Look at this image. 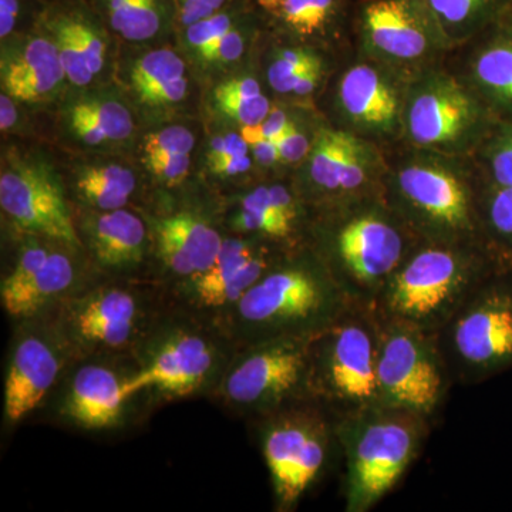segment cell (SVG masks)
I'll return each instance as SVG.
<instances>
[{
	"label": "cell",
	"instance_id": "obj_1",
	"mask_svg": "<svg viewBox=\"0 0 512 512\" xmlns=\"http://www.w3.org/2000/svg\"><path fill=\"white\" fill-rule=\"evenodd\" d=\"M420 242L383 195L311 210L306 232V247L326 266L349 301L370 308Z\"/></svg>",
	"mask_w": 512,
	"mask_h": 512
},
{
	"label": "cell",
	"instance_id": "obj_2",
	"mask_svg": "<svg viewBox=\"0 0 512 512\" xmlns=\"http://www.w3.org/2000/svg\"><path fill=\"white\" fill-rule=\"evenodd\" d=\"M348 296L311 249L288 252L235 305L222 330L237 348L313 338L348 309Z\"/></svg>",
	"mask_w": 512,
	"mask_h": 512
},
{
	"label": "cell",
	"instance_id": "obj_3",
	"mask_svg": "<svg viewBox=\"0 0 512 512\" xmlns=\"http://www.w3.org/2000/svg\"><path fill=\"white\" fill-rule=\"evenodd\" d=\"M503 269L483 245L423 241L390 276L373 308L380 318L437 335L464 302Z\"/></svg>",
	"mask_w": 512,
	"mask_h": 512
},
{
	"label": "cell",
	"instance_id": "obj_4",
	"mask_svg": "<svg viewBox=\"0 0 512 512\" xmlns=\"http://www.w3.org/2000/svg\"><path fill=\"white\" fill-rule=\"evenodd\" d=\"M416 153L387 167L383 197L424 242L483 245L480 184L458 157ZM487 248V247H485Z\"/></svg>",
	"mask_w": 512,
	"mask_h": 512
},
{
	"label": "cell",
	"instance_id": "obj_5",
	"mask_svg": "<svg viewBox=\"0 0 512 512\" xmlns=\"http://www.w3.org/2000/svg\"><path fill=\"white\" fill-rule=\"evenodd\" d=\"M167 311L158 282L99 275L45 316L82 359L133 355Z\"/></svg>",
	"mask_w": 512,
	"mask_h": 512
},
{
	"label": "cell",
	"instance_id": "obj_6",
	"mask_svg": "<svg viewBox=\"0 0 512 512\" xmlns=\"http://www.w3.org/2000/svg\"><path fill=\"white\" fill-rule=\"evenodd\" d=\"M431 426L417 414L384 406L336 420L345 458L346 512L373 510L399 484L420 456Z\"/></svg>",
	"mask_w": 512,
	"mask_h": 512
},
{
	"label": "cell",
	"instance_id": "obj_7",
	"mask_svg": "<svg viewBox=\"0 0 512 512\" xmlns=\"http://www.w3.org/2000/svg\"><path fill=\"white\" fill-rule=\"evenodd\" d=\"M237 349L224 330L168 306L133 357L141 389L154 404L210 397Z\"/></svg>",
	"mask_w": 512,
	"mask_h": 512
},
{
	"label": "cell",
	"instance_id": "obj_8",
	"mask_svg": "<svg viewBox=\"0 0 512 512\" xmlns=\"http://www.w3.org/2000/svg\"><path fill=\"white\" fill-rule=\"evenodd\" d=\"M379 343V316L359 303L312 339L311 397L336 420L383 406Z\"/></svg>",
	"mask_w": 512,
	"mask_h": 512
},
{
	"label": "cell",
	"instance_id": "obj_9",
	"mask_svg": "<svg viewBox=\"0 0 512 512\" xmlns=\"http://www.w3.org/2000/svg\"><path fill=\"white\" fill-rule=\"evenodd\" d=\"M271 477L275 508L296 510L339 450L336 419L313 399L252 420Z\"/></svg>",
	"mask_w": 512,
	"mask_h": 512
},
{
	"label": "cell",
	"instance_id": "obj_10",
	"mask_svg": "<svg viewBox=\"0 0 512 512\" xmlns=\"http://www.w3.org/2000/svg\"><path fill=\"white\" fill-rule=\"evenodd\" d=\"M313 338L271 339L238 348L211 399L251 421L312 399Z\"/></svg>",
	"mask_w": 512,
	"mask_h": 512
},
{
	"label": "cell",
	"instance_id": "obj_11",
	"mask_svg": "<svg viewBox=\"0 0 512 512\" xmlns=\"http://www.w3.org/2000/svg\"><path fill=\"white\" fill-rule=\"evenodd\" d=\"M456 383H480L512 367V271L481 285L436 335Z\"/></svg>",
	"mask_w": 512,
	"mask_h": 512
},
{
	"label": "cell",
	"instance_id": "obj_12",
	"mask_svg": "<svg viewBox=\"0 0 512 512\" xmlns=\"http://www.w3.org/2000/svg\"><path fill=\"white\" fill-rule=\"evenodd\" d=\"M487 128V109L466 80L433 67L407 83L403 134L414 150L461 157Z\"/></svg>",
	"mask_w": 512,
	"mask_h": 512
},
{
	"label": "cell",
	"instance_id": "obj_13",
	"mask_svg": "<svg viewBox=\"0 0 512 512\" xmlns=\"http://www.w3.org/2000/svg\"><path fill=\"white\" fill-rule=\"evenodd\" d=\"M379 319L377 375L383 406L417 414L433 424L456 383L436 335Z\"/></svg>",
	"mask_w": 512,
	"mask_h": 512
},
{
	"label": "cell",
	"instance_id": "obj_14",
	"mask_svg": "<svg viewBox=\"0 0 512 512\" xmlns=\"http://www.w3.org/2000/svg\"><path fill=\"white\" fill-rule=\"evenodd\" d=\"M143 396L133 355L92 356L70 363L46 404L66 426L107 433L126 426Z\"/></svg>",
	"mask_w": 512,
	"mask_h": 512
},
{
	"label": "cell",
	"instance_id": "obj_15",
	"mask_svg": "<svg viewBox=\"0 0 512 512\" xmlns=\"http://www.w3.org/2000/svg\"><path fill=\"white\" fill-rule=\"evenodd\" d=\"M22 237L0 281V302L15 322L47 315L99 276L83 249L39 235Z\"/></svg>",
	"mask_w": 512,
	"mask_h": 512
},
{
	"label": "cell",
	"instance_id": "obj_16",
	"mask_svg": "<svg viewBox=\"0 0 512 512\" xmlns=\"http://www.w3.org/2000/svg\"><path fill=\"white\" fill-rule=\"evenodd\" d=\"M291 251L268 239L229 235L210 268L164 288L168 306L222 329V323L242 296Z\"/></svg>",
	"mask_w": 512,
	"mask_h": 512
},
{
	"label": "cell",
	"instance_id": "obj_17",
	"mask_svg": "<svg viewBox=\"0 0 512 512\" xmlns=\"http://www.w3.org/2000/svg\"><path fill=\"white\" fill-rule=\"evenodd\" d=\"M355 22L366 59L407 83L436 67L441 52L447 50L421 0H362Z\"/></svg>",
	"mask_w": 512,
	"mask_h": 512
},
{
	"label": "cell",
	"instance_id": "obj_18",
	"mask_svg": "<svg viewBox=\"0 0 512 512\" xmlns=\"http://www.w3.org/2000/svg\"><path fill=\"white\" fill-rule=\"evenodd\" d=\"M73 360L66 339L47 316L16 322L3 389L5 423L18 426L45 406Z\"/></svg>",
	"mask_w": 512,
	"mask_h": 512
},
{
	"label": "cell",
	"instance_id": "obj_19",
	"mask_svg": "<svg viewBox=\"0 0 512 512\" xmlns=\"http://www.w3.org/2000/svg\"><path fill=\"white\" fill-rule=\"evenodd\" d=\"M0 208L19 234L39 235L83 249L62 180L46 161L15 158L3 164Z\"/></svg>",
	"mask_w": 512,
	"mask_h": 512
},
{
	"label": "cell",
	"instance_id": "obj_20",
	"mask_svg": "<svg viewBox=\"0 0 512 512\" xmlns=\"http://www.w3.org/2000/svg\"><path fill=\"white\" fill-rule=\"evenodd\" d=\"M406 87L402 77L373 60L350 66L335 96L345 130L370 141L402 136Z\"/></svg>",
	"mask_w": 512,
	"mask_h": 512
},
{
	"label": "cell",
	"instance_id": "obj_21",
	"mask_svg": "<svg viewBox=\"0 0 512 512\" xmlns=\"http://www.w3.org/2000/svg\"><path fill=\"white\" fill-rule=\"evenodd\" d=\"M83 249L99 275L144 279L153 258L150 225L127 208L113 211L84 210L76 220Z\"/></svg>",
	"mask_w": 512,
	"mask_h": 512
},
{
	"label": "cell",
	"instance_id": "obj_22",
	"mask_svg": "<svg viewBox=\"0 0 512 512\" xmlns=\"http://www.w3.org/2000/svg\"><path fill=\"white\" fill-rule=\"evenodd\" d=\"M148 225L153 258L160 268L158 284L164 288L210 268L225 241V235L198 212H174L153 218Z\"/></svg>",
	"mask_w": 512,
	"mask_h": 512
},
{
	"label": "cell",
	"instance_id": "obj_23",
	"mask_svg": "<svg viewBox=\"0 0 512 512\" xmlns=\"http://www.w3.org/2000/svg\"><path fill=\"white\" fill-rule=\"evenodd\" d=\"M308 205L295 188L282 183L258 185L238 198L229 218L234 234L268 239L286 249L306 247Z\"/></svg>",
	"mask_w": 512,
	"mask_h": 512
},
{
	"label": "cell",
	"instance_id": "obj_24",
	"mask_svg": "<svg viewBox=\"0 0 512 512\" xmlns=\"http://www.w3.org/2000/svg\"><path fill=\"white\" fill-rule=\"evenodd\" d=\"M111 35L147 45L178 30L175 0H87Z\"/></svg>",
	"mask_w": 512,
	"mask_h": 512
},
{
	"label": "cell",
	"instance_id": "obj_25",
	"mask_svg": "<svg viewBox=\"0 0 512 512\" xmlns=\"http://www.w3.org/2000/svg\"><path fill=\"white\" fill-rule=\"evenodd\" d=\"M353 134L338 128H322L316 133L308 165L305 187L299 190L309 211L339 201L343 167Z\"/></svg>",
	"mask_w": 512,
	"mask_h": 512
},
{
	"label": "cell",
	"instance_id": "obj_26",
	"mask_svg": "<svg viewBox=\"0 0 512 512\" xmlns=\"http://www.w3.org/2000/svg\"><path fill=\"white\" fill-rule=\"evenodd\" d=\"M70 130L87 146L123 143L134 133L127 104L113 94H90L73 101L67 110Z\"/></svg>",
	"mask_w": 512,
	"mask_h": 512
},
{
	"label": "cell",
	"instance_id": "obj_27",
	"mask_svg": "<svg viewBox=\"0 0 512 512\" xmlns=\"http://www.w3.org/2000/svg\"><path fill=\"white\" fill-rule=\"evenodd\" d=\"M2 42H6L0 63L3 93H12L26 80L62 66L55 40L39 23Z\"/></svg>",
	"mask_w": 512,
	"mask_h": 512
},
{
	"label": "cell",
	"instance_id": "obj_28",
	"mask_svg": "<svg viewBox=\"0 0 512 512\" xmlns=\"http://www.w3.org/2000/svg\"><path fill=\"white\" fill-rule=\"evenodd\" d=\"M467 84L481 100L512 111V30L497 33L474 53Z\"/></svg>",
	"mask_w": 512,
	"mask_h": 512
},
{
	"label": "cell",
	"instance_id": "obj_29",
	"mask_svg": "<svg viewBox=\"0 0 512 512\" xmlns=\"http://www.w3.org/2000/svg\"><path fill=\"white\" fill-rule=\"evenodd\" d=\"M447 49L466 45L500 18L512 0H421Z\"/></svg>",
	"mask_w": 512,
	"mask_h": 512
},
{
	"label": "cell",
	"instance_id": "obj_30",
	"mask_svg": "<svg viewBox=\"0 0 512 512\" xmlns=\"http://www.w3.org/2000/svg\"><path fill=\"white\" fill-rule=\"evenodd\" d=\"M349 0H256L276 23L301 37L323 36L339 28Z\"/></svg>",
	"mask_w": 512,
	"mask_h": 512
},
{
	"label": "cell",
	"instance_id": "obj_31",
	"mask_svg": "<svg viewBox=\"0 0 512 512\" xmlns=\"http://www.w3.org/2000/svg\"><path fill=\"white\" fill-rule=\"evenodd\" d=\"M136 188L134 171L120 164L86 165L74 181L77 198L89 211L127 208Z\"/></svg>",
	"mask_w": 512,
	"mask_h": 512
},
{
	"label": "cell",
	"instance_id": "obj_32",
	"mask_svg": "<svg viewBox=\"0 0 512 512\" xmlns=\"http://www.w3.org/2000/svg\"><path fill=\"white\" fill-rule=\"evenodd\" d=\"M478 210L485 247L512 271V187L480 188Z\"/></svg>",
	"mask_w": 512,
	"mask_h": 512
},
{
	"label": "cell",
	"instance_id": "obj_33",
	"mask_svg": "<svg viewBox=\"0 0 512 512\" xmlns=\"http://www.w3.org/2000/svg\"><path fill=\"white\" fill-rule=\"evenodd\" d=\"M212 100L224 119L234 121L241 127L258 126L272 110L271 101L252 76L224 80L215 87Z\"/></svg>",
	"mask_w": 512,
	"mask_h": 512
},
{
	"label": "cell",
	"instance_id": "obj_34",
	"mask_svg": "<svg viewBox=\"0 0 512 512\" xmlns=\"http://www.w3.org/2000/svg\"><path fill=\"white\" fill-rule=\"evenodd\" d=\"M187 74L183 57L170 47L150 50L136 57L127 70V87L140 106L171 80Z\"/></svg>",
	"mask_w": 512,
	"mask_h": 512
},
{
	"label": "cell",
	"instance_id": "obj_35",
	"mask_svg": "<svg viewBox=\"0 0 512 512\" xmlns=\"http://www.w3.org/2000/svg\"><path fill=\"white\" fill-rule=\"evenodd\" d=\"M248 0H234L220 12L178 30L181 43L195 63L202 64L212 47L251 10Z\"/></svg>",
	"mask_w": 512,
	"mask_h": 512
},
{
	"label": "cell",
	"instance_id": "obj_36",
	"mask_svg": "<svg viewBox=\"0 0 512 512\" xmlns=\"http://www.w3.org/2000/svg\"><path fill=\"white\" fill-rule=\"evenodd\" d=\"M37 23L45 28L55 40L67 82L77 89L89 87L96 77L86 62L82 47L77 43L72 30L67 26L62 15L57 12L55 6L47 5Z\"/></svg>",
	"mask_w": 512,
	"mask_h": 512
},
{
	"label": "cell",
	"instance_id": "obj_37",
	"mask_svg": "<svg viewBox=\"0 0 512 512\" xmlns=\"http://www.w3.org/2000/svg\"><path fill=\"white\" fill-rule=\"evenodd\" d=\"M259 16L254 8H251L247 15L244 16L237 25L225 33L218 40L217 45L212 47L211 52L205 57L201 66L205 69H227L234 66L242 59L247 52L248 46L254 42L259 30Z\"/></svg>",
	"mask_w": 512,
	"mask_h": 512
},
{
	"label": "cell",
	"instance_id": "obj_38",
	"mask_svg": "<svg viewBox=\"0 0 512 512\" xmlns=\"http://www.w3.org/2000/svg\"><path fill=\"white\" fill-rule=\"evenodd\" d=\"M320 63H323L322 59L311 49L284 47L272 57L266 70V79L274 92L291 94L303 74Z\"/></svg>",
	"mask_w": 512,
	"mask_h": 512
},
{
	"label": "cell",
	"instance_id": "obj_39",
	"mask_svg": "<svg viewBox=\"0 0 512 512\" xmlns=\"http://www.w3.org/2000/svg\"><path fill=\"white\" fill-rule=\"evenodd\" d=\"M484 154L485 183L480 188L512 187V126L495 134Z\"/></svg>",
	"mask_w": 512,
	"mask_h": 512
},
{
	"label": "cell",
	"instance_id": "obj_40",
	"mask_svg": "<svg viewBox=\"0 0 512 512\" xmlns=\"http://www.w3.org/2000/svg\"><path fill=\"white\" fill-rule=\"evenodd\" d=\"M194 144L195 137L191 130L184 126H170L144 138V153L146 158L191 154Z\"/></svg>",
	"mask_w": 512,
	"mask_h": 512
},
{
	"label": "cell",
	"instance_id": "obj_41",
	"mask_svg": "<svg viewBox=\"0 0 512 512\" xmlns=\"http://www.w3.org/2000/svg\"><path fill=\"white\" fill-rule=\"evenodd\" d=\"M316 137V136H315ZM313 141L305 128L293 121L291 127L275 141L282 164L301 163L311 153Z\"/></svg>",
	"mask_w": 512,
	"mask_h": 512
},
{
	"label": "cell",
	"instance_id": "obj_42",
	"mask_svg": "<svg viewBox=\"0 0 512 512\" xmlns=\"http://www.w3.org/2000/svg\"><path fill=\"white\" fill-rule=\"evenodd\" d=\"M150 173L165 185L183 183L190 173L191 154H178V156H164L146 158Z\"/></svg>",
	"mask_w": 512,
	"mask_h": 512
},
{
	"label": "cell",
	"instance_id": "obj_43",
	"mask_svg": "<svg viewBox=\"0 0 512 512\" xmlns=\"http://www.w3.org/2000/svg\"><path fill=\"white\" fill-rule=\"evenodd\" d=\"M178 6V30L220 12L234 0H175Z\"/></svg>",
	"mask_w": 512,
	"mask_h": 512
},
{
	"label": "cell",
	"instance_id": "obj_44",
	"mask_svg": "<svg viewBox=\"0 0 512 512\" xmlns=\"http://www.w3.org/2000/svg\"><path fill=\"white\" fill-rule=\"evenodd\" d=\"M249 153L251 150L241 133L225 134V136L214 138L211 141L207 151V163L210 164L212 161L221 160V158L245 156Z\"/></svg>",
	"mask_w": 512,
	"mask_h": 512
},
{
	"label": "cell",
	"instance_id": "obj_45",
	"mask_svg": "<svg viewBox=\"0 0 512 512\" xmlns=\"http://www.w3.org/2000/svg\"><path fill=\"white\" fill-rule=\"evenodd\" d=\"M252 163H254V158L245 154V156H232L212 161L208 167H210L211 174L217 175V177L232 178L249 173Z\"/></svg>",
	"mask_w": 512,
	"mask_h": 512
},
{
	"label": "cell",
	"instance_id": "obj_46",
	"mask_svg": "<svg viewBox=\"0 0 512 512\" xmlns=\"http://www.w3.org/2000/svg\"><path fill=\"white\" fill-rule=\"evenodd\" d=\"M292 123L293 120L286 111L272 106L271 113L268 114V117L261 124H258V128L261 131L262 137L276 141L291 127Z\"/></svg>",
	"mask_w": 512,
	"mask_h": 512
},
{
	"label": "cell",
	"instance_id": "obj_47",
	"mask_svg": "<svg viewBox=\"0 0 512 512\" xmlns=\"http://www.w3.org/2000/svg\"><path fill=\"white\" fill-rule=\"evenodd\" d=\"M249 150H251L254 161L261 165V167L269 168L281 163L278 146H276L275 141L268 140V138H261V140L255 141V143L249 146Z\"/></svg>",
	"mask_w": 512,
	"mask_h": 512
},
{
	"label": "cell",
	"instance_id": "obj_48",
	"mask_svg": "<svg viewBox=\"0 0 512 512\" xmlns=\"http://www.w3.org/2000/svg\"><path fill=\"white\" fill-rule=\"evenodd\" d=\"M323 73H325L323 63L312 67V69L303 74L299 82L295 84L289 96L298 97V99H305V97L311 96V94L315 93L316 89H318L320 82H322Z\"/></svg>",
	"mask_w": 512,
	"mask_h": 512
},
{
	"label": "cell",
	"instance_id": "obj_49",
	"mask_svg": "<svg viewBox=\"0 0 512 512\" xmlns=\"http://www.w3.org/2000/svg\"><path fill=\"white\" fill-rule=\"evenodd\" d=\"M16 103L18 101L13 97L2 92V96H0V128L2 131H10L18 123L19 113Z\"/></svg>",
	"mask_w": 512,
	"mask_h": 512
},
{
	"label": "cell",
	"instance_id": "obj_50",
	"mask_svg": "<svg viewBox=\"0 0 512 512\" xmlns=\"http://www.w3.org/2000/svg\"><path fill=\"white\" fill-rule=\"evenodd\" d=\"M40 2H42L43 5L47 6L52 5V3L63 2V0H40Z\"/></svg>",
	"mask_w": 512,
	"mask_h": 512
}]
</instances>
